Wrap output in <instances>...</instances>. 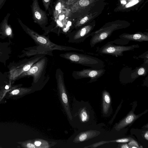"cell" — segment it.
I'll use <instances>...</instances> for the list:
<instances>
[{"instance_id": "obj_1", "label": "cell", "mask_w": 148, "mask_h": 148, "mask_svg": "<svg viewBox=\"0 0 148 148\" xmlns=\"http://www.w3.org/2000/svg\"><path fill=\"white\" fill-rule=\"evenodd\" d=\"M17 20L24 30L31 37L37 45L41 46L49 51L52 52L54 50H58L64 51H84L78 48L56 44L51 41L49 36H46L39 34L24 25L19 18H17Z\"/></svg>"}, {"instance_id": "obj_2", "label": "cell", "mask_w": 148, "mask_h": 148, "mask_svg": "<svg viewBox=\"0 0 148 148\" xmlns=\"http://www.w3.org/2000/svg\"><path fill=\"white\" fill-rule=\"evenodd\" d=\"M48 61L47 58L44 56L34 64L29 70L21 75L32 76V87L35 90H41L49 79V76H45Z\"/></svg>"}, {"instance_id": "obj_3", "label": "cell", "mask_w": 148, "mask_h": 148, "mask_svg": "<svg viewBox=\"0 0 148 148\" xmlns=\"http://www.w3.org/2000/svg\"><path fill=\"white\" fill-rule=\"evenodd\" d=\"M59 56L72 63L90 67L95 69L104 68V62L97 58L85 54L76 52H67L60 54Z\"/></svg>"}, {"instance_id": "obj_4", "label": "cell", "mask_w": 148, "mask_h": 148, "mask_svg": "<svg viewBox=\"0 0 148 148\" xmlns=\"http://www.w3.org/2000/svg\"><path fill=\"white\" fill-rule=\"evenodd\" d=\"M55 76L61 103L68 117L71 120L73 117L70 110L69 99L64 84V73L60 69L58 68L57 69Z\"/></svg>"}, {"instance_id": "obj_5", "label": "cell", "mask_w": 148, "mask_h": 148, "mask_svg": "<svg viewBox=\"0 0 148 148\" xmlns=\"http://www.w3.org/2000/svg\"><path fill=\"white\" fill-rule=\"evenodd\" d=\"M140 47L138 44L125 46L114 44L112 41L108 42L101 47L98 50L100 53L112 55L116 57L123 56L125 51H132Z\"/></svg>"}, {"instance_id": "obj_6", "label": "cell", "mask_w": 148, "mask_h": 148, "mask_svg": "<svg viewBox=\"0 0 148 148\" xmlns=\"http://www.w3.org/2000/svg\"><path fill=\"white\" fill-rule=\"evenodd\" d=\"M46 55L45 54H38L29 58L24 59L21 64H20L19 66H15L14 68L11 69L10 71L11 76L14 78L21 75L29 70L34 64Z\"/></svg>"}, {"instance_id": "obj_7", "label": "cell", "mask_w": 148, "mask_h": 148, "mask_svg": "<svg viewBox=\"0 0 148 148\" xmlns=\"http://www.w3.org/2000/svg\"><path fill=\"white\" fill-rule=\"evenodd\" d=\"M92 28L90 25H87L68 32L66 35L69 38L68 42L73 43L83 42L86 38L91 36V32Z\"/></svg>"}, {"instance_id": "obj_8", "label": "cell", "mask_w": 148, "mask_h": 148, "mask_svg": "<svg viewBox=\"0 0 148 148\" xmlns=\"http://www.w3.org/2000/svg\"><path fill=\"white\" fill-rule=\"evenodd\" d=\"M106 70L103 69H84L80 71H74L72 73V76L75 79L84 78H90V82H95L104 74Z\"/></svg>"}, {"instance_id": "obj_9", "label": "cell", "mask_w": 148, "mask_h": 148, "mask_svg": "<svg viewBox=\"0 0 148 148\" xmlns=\"http://www.w3.org/2000/svg\"><path fill=\"white\" fill-rule=\"evenodd\" d=\"M32 0L33 2L31 7L34 21L42 29H45L48 24L47 14L40 8L38 0Z\"/></svg>"}, {"instance_id": "obj_10", "label": "cell", "mask_w": 148, "mask_h": 148, "mask_svg": "<svg viewBox=\"0 0 148 148\" xmlns=\"http://www.w3.org/2000/svg\"><path fill=\"white\" fill-rule=\"evenodd\" d=\"M119 39L112 41L116 44L125 45L130 41L142 42L148 41L147 34L142 33H136L133 34H123L119 36Z\"/></svg>"}, {"instance_id": "obj_11", "label": "cell", "mask_w": 148, "mask_h": 148, "mask_svg": "<svg viewBox=\"0 0 148 148\" xmlns=\"http://www.w3.org/2000/svg\"><path fill=\"white\" fill-rule=\"evenodd\" d=\"M10 14L8 13L0 23V36L5 37H12V28L8 24V20Z\"/></svg>"}, {"instance_id": "obj_12", "label": "cell", "mask_w": 148, "mask_h": 148, "mask_svg": "<svg viewBox=\"0 0 148 148\" xmlns=\"http://www.w3.org/2000/svg\"><path fill=\"white\" fill-rule=\"evenodd\" d=\"M100 133L99 132L94 130L82 132L76 136L73 142L77 143L84 141L97 136Z\"/></svg>"}, {"instance_id": "obj_13", "label": "cell", "mask_w": 148, "mask_h": 148, "mask_svg": "<svg viewBox=\"0 0 148 148\" xmlns=\"http://www.w3.org/2000/svg\"><path fill=\"white\" fill-rule=\"evenodd\" d=\"M139 116L136 115L132 111L130 112L124 119L115 126V129L119 131L129 125L138 119L140 116Z\"/></svg>"}, {"instance_id": "obj_14", "label": "cell", "mask_w": 148, "mask_h": 148, "mask_svg": "<svg viewBox=\"0 0 148 148\" xmlns=\"http://www.w3.org/2000/svg\"><path fill=\"white\" fill-rule=\"evenodd\" d=\"M27 51H26V55L28 56H35L40 54H45L51 56H53V54L51 51H49L39 45L27 48Z\"/></svg>"}, {"instance_id": "obj_15", "label": "cell", "mask_w": 148, "mask_h": 148, "mask_svg": "<svg viewBox=\"0 0 148 148\" xmlns=\"http://www.w3.org/2000/svg\"><path fill=\"white\" fill-rule=\"evenodd\" d=\"M66 0H57L52 8L54 19L58 20L63 10L65 9Z\"/></svg>"}, {"instance_id": "obj_16", "label": "cell", "mask_w": 148, "mask_h": 148, "mask_svg": "<svg viewBox=\"0 0 148 148\" xmlns=\"http://www.w3.org/2000/svg\"><path fill=\"white\" fill-rule=\"evenodd\" d=\"M10 49L8 45L0 42V62H3V60H5L9 57Z\"/></svg>"}, {"instance_id": "obj_17", "label": "cell", "mask_w": 148, "mask_h": 148, "mask_svg": "<svg viewBox=\"0 0 148 148\" xmlns=\"http://www.w3.org/2000/svg\"><path fill=\"white\" fill-rule=\"evenodd\" d=\"M111 99L109 93L104 91L103 93V110L104 114H107L110 107Z\"/></svg>"}, {"instance_id": "obj_18", "label": "cell", "mask_w": 148, "mask_h": 148, "mask_svg": "<svg viewBox=\"0 0 148 148\" xmlns=\"http://www.w3.org/2000/svg\"><path fill=\"white\" fill-rule=\"evenodd\" d=\"M147 71L146 68L143 66L138 67L133 73L132 77L137 78L140 76H145L147 73Z\"/></svg>"}, {"instance_id": "obj_19", "label": "cell", "mask_w": 148, "mask_h": 148, "mask_svg": "<svg viewBox=\"0 0 148 148\" xmlns=\"http://www.w3.org/2000/svg\"><path fill=\"white\" fill-rule=\"evenodd\" d=\"M34 145L36 148H47L51 146L49 142L41 139H37L34 142Z\"/></svg>"}, {"instance_id": "obj_20", "label": "cell", "mask_w": 148, "mask_h": 148, "mask_svg": "<svg viewBox=\"0 0 148 148\" xmlns=\"http://www.w3.org/2000/svg\"><path fill=\"white\" fill-rule=\"evenodd\" d=\"M46 11H48L49 14L52 13V5L53 0H42Z\"/></svg>"}, {"instance_id": "obj_21", "label": "cell", "mask_w": 148, "mask_h": 148, "mask_svg": "<svg viewBox=\"0 0 148 148\" xmlns=\"http://www.w3.org/2000/svg\"><path fill=\"white\" fill-rule=\"evenodd\" d=\"M132 139V138L130 137L123 138L115 140L110 141H109V143L117 142L120 143H125L129 142Z\"/></svg>"}, {"instance_id": "obj_22", "label": "cell", "mask_w": 148, "mask_h": 148, "mask_svg": "<svg viewBox=\"0 0 148 148\" xmlns=\"http://www.w3.org/2000/svg\"><path fill=\"white\" fill-rule=\"evenodd\" d=\"M129 142L128 144L129 147L132 148H138L139 147V146L137 142L132 139Z\"/></svg>"}, {"instance_id": "obj_23", "label": "cell", "mask_w": 148, "mask_h": 148, "mask_svg": "<svg viewBox=\"0 0 148 148\" xmlns=\"http://www.w3.org/2000/svg\"><path fill=\"white\" fill-rule=\"evenodd\" d=\"M109 143V141H101L100 142H98L97 143H94L93 144L91 145H89L88 146L85 147V148H88V147H91V148H96L97 147L99 146H100L101 145H102L104 144H105L106 143Z\"/></svg>"}, {"instance_id": "obj_24", "label": "cell", "mask_w": 148, "mask_h": 148, "mask_svg": "<svg viewBox=\"0 0 148 148\" xmlns=\"http://www.w3.org/2000/svg\"><path fill=\"white\" fill-rule=\"evenodd\" d=\"M81 116L82 120L83 121H87L88 119L87 113L85 109H83L82 111Z\"/></svg>"}, {"instance_id": "obj_25", "label": "cell", "mask_w": 148, "mask_h": 148, "mask_svg": "<svg viewBox=\"0 0 148 148\" xmlns=\"http://www.w3.org/2000/svg\"><path fill=\"white\" fill-rule=\"evenodd\" d=\"M139 2L138 0H132L127 3L126 5V8L131 7L137 4Z\"/></svg>"}, {"instance_id": "obj_26", "label": "cell", "mask_w": 148, "mask_h": 148, "mask_svg": "<svg viewBox=\"0 0 148 148\" xmlns=\"http://www.w3.org/2000/svg\"><path fill=\"white\" fill-rule=\"evenodd\" d=\"M26 147L28 148H36V146L34 143H28L26 145Z\"/></svg>"}, {"instance_id": "obj_27", "label": "cell", "mask_w": 148, "mask_h": 148, "mask_svg": "<svg viewBox=\"0 0 148 148\" xmlns=\"http://www.w3.org/2000/svg\"><path fill=\"white\" fill-rule=\"evenodd\" d=\"M19 92V90L18 89H16L13 90L11 92L12 95H18Z\"/></svg>"}, {"instance_id": "obj_28", "label": "cell", "mask_w": 148, "mask_h": 148, "mask_svg": "<svg viewBox=\"0 0 148 148\" xmlns=\"http://www.w3.org/2000/svg\"><path fill=\"white\" fill-rule=\"evenodd\" d=\"M7 0H0V10L4 5Z\"/></svg>"}, {"instance_id": "obj_29", "label": "cell", "mask_w": 148, "mask_h": 148, "mask_svg": "<svg viewBox=\"0 0 148 148\" xmlns=\"http://www.w3.org/2000/svg\"><path fill=\"white\" fill-rule=\"evenodd\" d=\"M122 148H129V147L128 144H124L122 145L120 147Z\"/></svg>"}, {"instance_id": "obj_30", "label": "cell", "mask_w": 148, "mask_h": 148, "mask_svg": "<svg viewBox=\"0 0 148 148\" xmlns=\"http://www.w3.org/2000/svg\"><path fill=\"white\" fill-rule=\"evenodd\" d=\"M144 137L146 139L148 140V132L147 131L144 135Z\"/></svg>"}, {"instance_id": "obj_31", "label": "cell", "mask_w": 148, "mask_h": 148, "mask_svg": "<svg viewBox=\"0 0 148 148\" xmlns=\"http://www.w3.org/2000/svg\"><path fill=\"white\" fill-rule=\"evenodd\" d=\"M121 3H123V4H125L126 3V2L125 1H121Z\"/></svg>"}, {"instance_id": "obj_32", "label": "cell", "mask_w": 148, "mask_h": 148, "mask_svg": "<svg viewBox=\"0 0 148 148\" xmlns=\"http://www.w3.org/2000/svg\"><path fill=\"white\" fill-rule=\"evenodd\" d=\"M9 87L8 86L6 85L5 86V89H9Z\"/></svg>"}]
</instances>
